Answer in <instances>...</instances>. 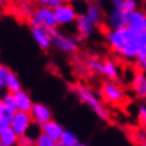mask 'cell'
Segmentation results:
<instances>
[{
  "mask_svg": "<svg viewBox=\"0 0 146 146\" xmlns=\"http://www.w3.org/2000/svg\"><path fill=\"white\" fill-rule=\"evenodd\" d=\"M16 110H14V109L6 107V105H3L1 109H0V116H3L4 119L9 120V121H11V119L14 118V114H15Z\"/></svg>",
  "mask_w": 146,
  "mask_h": 146,
  "instance_id": "obj_27",
  "label": "cell"
},
{
  "mask_svg": "<svg viewBox=\"0 0 146 146\" xmlns=\"http://www.w3.org/2000/svg\"><path fill=\"white\" fill-rule=\"evenodd\" d=\"M35 146H57V141H54L48 135L41 131L35 137Z\"/></svg>",
  "mask_w": 146,
  "mask_h": 146,
  "instance_id": "obj_21",
  "label": "cell"
},
{
  "mask_svg": "<svg viewBox=\"0 0 146 146\" xmlns=\"http://www.w3.org/2000/svg\"><path fill=\"white\" fill-rule=\"evenodd\" d=\"M40 127H41L42 133L48 135L51 139H53V140L57 141V142L60 141V137H61V135H62V133H63V130H64V127L62 126L58 121H56L54 119H51L50 121L45 123L42 126H40Z\"/></svg>",
  "mask_w": 146,
  "mask_h": 146,
  "instance_id": "obj_16",
  "label": "cell"
},
{
  "mask_svg": "<svg viewBox=\"0 0 146 146\" xmlns=\"http://www.w3.org/2000/svg\"><path fill=\"white\" fill-rule=\"evenodd\" d=\"M140 125H141L142 127H145V129H146V119H145V120H142V121L140 123Z\"/></svg>",
  "mask_w": 146,
  "mask_h": 146,
  "instance_id": "obj_34",
  "label": "cell"
},
{
  "mask_svg": "<svg viewBox=\"0 0 146 146\" xmlns=\"http://www.w3.org/2000/svg\"><path fill=\"white\" fill-rule=\"evenodd\" d=\"M63 1H66V0H63Z\"/></svg>",
  "mask_w": 146,
  "mask_h": 146,
  "instance_id": "obj_46",
  "label": "cell"
},
{
  "mask_svg": "<svg viewBox=\"0 0 146 146\" xmlns=\"http://www.w3.org/2000/svg\"><path fill=\"white\" fill-rule=\"evenodd\" d=\"M4 88L8 90V92H11V93H15L17 90L23 89L21 79L15 72H13V71L9 72V76H8V78H6V83H5Z\"/></svg>",
  "mask_w": 146,
  "mask_h": 146,
  "instance_id": "obj_18",
  "label": "cell"
},
{
  "mask_svg": "<svg viewBox=\"0 0 146 146\" xmlns=\"http://www.w3.org/2000/svg\"><path fill=\"white\" fill-rule=\"evenodd\" d=\"M74 146H89V145H87V144H84V142H78V144H76Z\"/></svg>",
  "mask_w": 146,
  "mask_h": 146,
  "instance_id": "obj_35",
  "label": "cell"
},
{
  "mask_svg": "<svg viewBox=\"0 0 146 146\" xmlns=\"http://www.w3.org/2000/svg\"><path fill=\"white\" fill-rule=\"evenodd\" d=\"M73 92H74V94L77 96L78 99L81 100L83 104H86L99 119L104 120V121H108V120L110 119L109 110L105 108V105L103 104L100 98L98 97L88 86L77 84L73 88Z\"/></svg>",
  "mask_w": 146,
  "mask_h": 146,
  "instance_id": "obj_2",
  "label": "cell"
},
{
  "mask_svg": "<svg viewBox=\"0 0 146 146\" xmlns=\"http://www.w3.org/2000/svg\"><path fill=\"white\" fill-rule=\"evenodd\" d=\"M78 142H79V139L77 136V134H74L71 130L64 129L60 137L58 144L62 146H74L76 144H78Z\"/></svg>",
  "mask_w": 146,
  "mask_h": 146,
  "instance_id": "obj_20",
  "label": "cell"
},
{
  "mask_svg": "<svg viewBox=\"0 0 146 146\" xmlns=\"http://www.w3.org/2000/svg\"><path fill=\"white\" fill-rule=\"evenodd\" d=\"M1 66H3V64H1V63H0V67H1Z\"/></svg>",
  "mask_w": 146,
  "mask_h": 146,
  "instance_id": "obj_45",
  "label": "cell"
},
{
  "mask_svg": "<svg viewBox=\"0 0 146 146\" xmlns=\"http://www.w3.org/2000/svg\"><path fill=\"white\" fill-rule=\"evenodd\" d=\"M134 140L137 142V144H144L146 142V129L145 127H139V129H135L134 130Z\"/></svg>",
  "mask_w": 146,
  "mask_h": 146,
  "instance_id": "obj_25",
  "label": "cell"
},
{
  "mask_svg": "<svg viewBox=\"0 0 146 146\" xmlns=\"http://www.w3.org/2000/svg\"><path fill=\"white\" fill-rule=\"evenodd\" d=\"M99 94L104 102H107L111 105L121 104L126 98L124 89L116 83V81H109V79L102 83Z\"/></svg>",
  "mask_w": 146,
  "mask_h": 146,
  "instance_id": "obj_4",
  "label": "cell"
},
{
  "mask_svg": "<svg viewBox=\"0 0 146 146\" xmlns=\"http://www.w3.org/2000/svg\"><path fill=\"white\" fill-rule=\"evenodd\" d=\"M145 119H146V105L142 104L139 107V110H137V120L139 123H141Z\"/></svg>",
  "mask_w": 146,
  "mask_h": 146,
  "instance_id": "obj_30",
  "label": "cell"
},
{
  "mask_svg": "<svg viewBox=\"0 0 146 146\" xmlns=\"http://www.w3.org/2000/svg\"><path fill=\"white\" fill-rule=\"evenodd\" d=\"M31 35L34 38L35 43L40 48L46 51L52 46V41H51V30H47L45 27L36 26L31 27Z\"/></svg>",
  "mask_w": 146,
  "mask_h": 146,
  "instance_id": "obj_12",
  "label": "cell"
},
{
  "mask_svg": "<svg viewBox=\"0 0 146 146\" xmlns=\"http://www.w3.org/2000/svg\"><path fill=\"white\" fill-rule=\"evenodd\" d=\"M10 71H11V69L9 67H6V66H1V67H0V84L3 87H5L6 78H8Z\"/></svg>",
  "mask_w": 146,
  "mask_h": 146,
  "instance_id": "obj_29",
  "label": "cell"
},
{
  "mask_svg": "<svg viewBox=\"0 0 146 146\" xmlns=\"http://www.w3.org/2000/svg\"><path fill=\"white\" fill-rule=\"evenodd\" d=\"M137 8H139L137 0H124L121 10L125 11L126 14H130V13L135 11V10H137Z\"/></svg>",
  "mask_w": 146,
  "mask_h": 146,
  "instance_id": "obj_24",
  "label": "cell"
},
{
  "mask_svg": "<svg viewBox=\"0 0 146 146\" xmlns=\"http://www.w3.org/2000/svg\"><path fill=\"white\" fill-rule=\"evenodd\" d=\"M131 89L139 99H146V74L137 71L131 79Z\"/></svg>",
  "mask_w": 146,
  "mask_h": 146,
  "instance_id": "obj_14",
  "label": "cell"
},
{
  "mask_svg": "<svg viewBox=\"0 0 146 146\" xmlns=\"http://www.w3.org/2000/svg\"><path fill=\"white\" fill-rule=\"evenodd\" d=\"M1 100H3V105H6V107L14 109V110H17L16 109V103H15V97H14V93L8 92L4 93L1 96Z\"/></svg>",
  "mask_w": 146,
  "mask_h": 146,
  "instance_id": "obj_23",
  "label": "cell"
},
{
  "mask_svg": "<svg viewBox=\"0 0 146 146\" xmlns=\"http://www.w3.org/2000/svg\"><path fill=\"white\" fill-rule=\"evenodd\" d=\"M3 4V0H0V5H1Z\"/></svg>",
  "mask_w": 146,
  "mask_h": 146,
  "instance_id": "obj_42",
  "label": "cell"
},
{
  "mask_svg": "<svg viewBox=\"0 0 146 146\" xmlns=\"http://www.w3.org/2000/svg\"><path fill=\"white\" fill-rule=\"evenodd\" d=\"M74 1H79V3H84V1H89V0H74Z\"/></svg>",
  "mask_w": 146,
  "mask_h": 146,
  "instance_id": "obj_37",
  "label": "cell"
},
{
  "mask_svg": "<svg viewBox=\"0 0 146 146\" xmlns=\"http://www.w3.org/2000/svg\"><path fill=\"white\" fill-rule=\"evenodd\" d=\"M57 146H62V145H60V144H58V142H57Z\"/></svg>",
  "mask_w": 146,
  "mask_h": 146,
  "instance_id": "obj_43",
  "label": "cell"
},
{
  "mask_svg": "<svg viewBox=\"0 0 146 146\" xmlns=\"http://www.w3.org/2000/svg\"><path fill=\"white\" fill-rule=\"evenodd\" d=\"M54 13V19L58 26H67L71 25L76 21L78 16V11L72 4L63 1L60 6H57L56 9H53Z\"/></svg>",
  "mask_w": 146,
  "mask_h": 146,
  "instance_id": "obj_7",
  "label": "cell"
},
{
  "mask_svg": "<svg viewBox=\"0 0 146 146\" xmlns=\"http://www.w3.org/2000/svg\"><path fill=\"white\" fill-rule=\"evenodd\" d=\"M86 15L89 17L96 25L103 23V11H102L99 4L97 3H89L86 8Z\"/></svg>",
  "mask_w": 146,
  "mask_h": 146,
  "instance_id": "obj_17",
  "label": "cell"
},
{
  "mask_svg": "<svg viewBox=\"0 0 146 146\" xmlns=\"http://www.w3.org/2000/svg\"><path fill=\"white\" fill-rule=\"evenodd\" d=\"M74 24H76L77 34L81 38H89L90 36L94 34V30H96V26H97V25L86 15V13L78 14Z\"/></svg>",
  "mask_w": 146,
  "mask_h": 146,
  "instance_id": "obj_10",
  "label": "cell"
},
{
  "mask_svg": "<svg viewBox=\"0 0 146 146\" xmlns=\"http://www.w3.org/2000/svg\"><path fill=\"white\" fill-rule=\"evenodd\" d=\"M87 68L92 72L104 76L109 81H118L120 77L119 66L113 60L100 61V60H96V58H90V60L87 61Z\"/></svg>",
  "mask_w": 146,
  "mask_h": 146,
  "instance_id": "obj_3",
  "label": "cell"
},
{
  "mask_svg": "<svg viewBox=\"0 0 146 146\" xmlns=\"http://www.w3.org/2000/svg\"><path fill=\"white\" fill-rule=\"evenodd\" d=\"M92 1H94V3H97V4H99V5H100L102 0H92Z\"/></svg>",
  "mask_w": 146,
  "mask_h": 146,
  "instance_id": "obj_36",
  "label": "cell"
},
{
  "mask_svg": "<svg viewBox=\"0 0 146 146\" xmlns=\"http://www.w3.org/2000/svg\"><path fill=\"white\" fill-rule=\"evenodd\" d=\"M1 107H3V100H1V97H0V109H1Z\"/></svg>",
  "mask_w": 146,
  "mask_h": 146,
  "instance_id": "obj_38",
  "label": "cell"
},
{
  "mask_svg": "<svg viewBox=\"0 0 146 146\" xmlns=\"http://www.w3.org/2000/svg\"><path fill=\"white\" fill-rule=\"evenodd\" d=\"M145 17H146V10H145Z\"/></svg>",
  "mask_w": 146,
  "mask_h": 146,
  "instance_id": "obj_44",
  "label": "cell"
},
{
  "mask_svg": "<svg viewBox=\"0 0 146 146\" xmlns=\"http://www.w3.org/2000/svg\"><path fill=\"white\" fill-rule=\"evenodd\" d=\"M110 3H111V6H113V8L121 9V8H123L124 0H110Z\"/></svg>",
  "mask_w": 146,
  "mask_h": 146,
  "instance_id": "obj_33",
  "label": "cell"
},
{
  "mask_svg": "<svg viewBox=\"0 0 146 146\" xmlns=\"http://www.w3.org/2000/svg\"><path fill=\"white\" fill-rule=\"evenodd\" d=\"M135 62H136V66H137L139 71L146 74V48L141 47L140 51H139V54H137Z\"/></svg>",
  "mask_w": 146,
  "mask_h": 146,
  "instance_id": "obj_22",
  "label": "cell"
},
{
  "mask_svg": "<svg viewBox=\"0 0 146 146\" xmlns=\"http://www.w3.org/2000/svg\"><path fill=\"white\" fill-rule=\"evenodd\" d=\"M17 140H19V136L11 129V126L0 133V141L4 142L6 146H16Z\"/></svg>",
  "mask_w": 146,
  "mask_h": 146,
  "instance_id": "obj_19",
  "label": "cell"
},
{
  "mask_svg": "<svg viewBox=\"0 0 146 146\" xmlns=\"http://www.w3.org/2000/svg\"><path fill=\"white\" fill-rule=\"evenodd\" d=\"M107 23L110 30H115V29H123L126 27L127 24V14L123 11L121 9L111 8V10L108 14Z\"/></svg>",
  "mask_w": 146,
  "mask_h": 146,
  "instance_id": "obj_13",
  "label": "cell"
},
{
  "mask_svg": "<svg viewBox=\"0 0 146 146\" xmlns=\"http://www.w3.org/2000/svg\"><path fill=\"white\" fill-rule=\"evenodd\" d=\"M139 38H140L141 47H144V48H146V27H145V30L142 31L140 35H139Z\"/></svg>",
  "mask_w": 146,
  "mask_h": 146,
  "instance_id": "obj_32",
  "label": "cell"
},
{
  "mask_svg": "<svg viewBox=\"0 0 146 146\" xmlns=\"http://www.w3.org/2000/svg\"><path fill=\"white\" fill-rule=\"evenodd\" d=\"M32 124H34V120H32L30 113L16 110L14 114V118L10 121V126L16 133L17 136H21V135L29 133Z\"/></svg>",
  "mask_w": 146,
  "mask_h": 146,
  "instance_id": "obj_8",
  "label": "cell"
},
{
  "mask_svg": "<svg viewBox=\"0 0 146 146\" xmlns=\"http://www.w3.org/2000/svg\"><path fill=\"white\" fill-rule=\"evenodd\" d=\"M126 27L135 35H140L146 27V17L145 11L142 10H135V11L127 14V24Z\"/></svg>",
  "mask_w": 146,
  "mask_h": 146,
  "instance_id": "obj_9",
  "label": "cell"
},
{
  "mask_svg": "<svg viewBox=\"0 0 146 146\" xmlns=\"http://www.w3.org/2000/svg\"><path fill=\"white\" fill-rule=\"evenodd\" d=\"M3 88H4V87H3L1 84H0V94H1V92H3Z\"/></svg>",
  "mask_w": 146,
  "mask_h": 146,
  "instance_id": "obj_39",
  "label": "cell"
},
{
  "mask_svg": "<svg viewBox=\"0 0 146 146\" xmlns=\"http://www.w3.org/2000/svg\"><path fill=\"white\" fill-rule=\"evenodd\" d=\"M30 24H31V27L41 26L47 29V30H53V29H56L58 26L56 23V19H54L53 9L47 8V6H42V5L32 11Z\"/></svg>",
  "mask_w": 146,
  "mask_h": 146,
  "instance_id": "obj_5",
  "label": "cell"
},
{
  "mask_svg": "<svg viewBox=\"0 0 146 146\" xmlns=\"http://www.w3.org/2000/svg\"><path fill=\"white\" fill-rule=\"evenodd\" d=\"M16 146H35V137L27 134L21 135V136H19Z\"/></svg>",
  "mask_w": 146,
  "mask_h": 146,
  "instance_id": "obj_26",
  "label": "cell"
},
{
  "mask_svg": "<svg viewBox=\"0 0 146 146\" xmlns=\"http://www.w3.org/2000/svg\"><path fill=\"white\" fill-rule=\"evenodd\" d=\"M14 97H15V103H16L17 110L30 113L32 105L35 103V102L32 100L30 93L26 92V90L23 88V89H20V90H17V92L14 93Z\"/></svg>",
  "mask_w": 146,
  "mask_h": 146,
  "instance_id": "obj_15",
  "label": "cell"
},
{
  "mask_svg": "<svg viewBox=\"0 0 146 146\" xmlns=\"http://www.w3.org/2000/svg\"><path fill=\"white\" fill-rule=\"evenodd\" d=\"M8 127H10V121L4 119L3 116H0V133L4 131L5 129H8Z\"/></svg>",
  "mask_w": 146,
  "mask_h": 146,
  "instance_id": "obj_31",
  "label": "cell"
},
{
  "mask_svg": "<svg viewBox=\"0 0 146 146\" xmlns=\"http://www.w3.org/2000/svg\"><path fill=\"white\" fill-rule=\"evenodd\" d=\"M141 146H146V142H144V144H141Z\"/></svg>",
  "mask_w": 146,
  "mask_h": 146,
  "instance_id": "obj_41",
  "label": "cell"
},
{
  "mask_svg": "<svg viewBox=\"0 0 146 146\" xmlns=\"http://www.w3.org/2000/svg\"><path fill=\"white\" fill-rule=\"evenodd\" d=\"M40 5L42 6H47V8H51V9H56L57 6H60L63 0H36Z\"/></svg>",
  "mask_w": 146,
  "mask_h": 146,
  "instance_id": "obj_28",
  "label": "cell"
},
{
  "mask_svg": "<svg viewBox=\"0 0 146 146\" xmlns=\"http://www.w3.org/2000/svg\"><path fill=\"white\" fill-rule=\"evenodd\" d=\"M51 41L52 46L64 53H73L78 48V38L66 35L57 29L51 30Z\"/></svg>",
  "mask_w": 146,
  "mask_h": 146,
  "instance_id": "obj_6",
  "label": "cell"
},
{
  "mask_svg": "<svg viewBox=\"0 0 146 146\" xmlns=\"http://www.w3.org/2000/svg\"><path fill=\"white\" fill-rule=\"evenodd\" d=\"M0 146H6V145L4 144V142H1V141H0Z\"/></svg>",
  "mask_w": 146,
  "mask_h": 146,
  "instance_id": "obj_40",
  "label": "cell"
},
{
  "mask_svg": "<svg viewBox=\"0 0 146 146\" xmlns=\"http://www.w3.org/2000/svg\"><path fill=\"white\" fill-rule=\"evenodd\" d=\"M30 115L34 120V123L38 126H42L45 123L50 121L52 119V111L43 103H34L30 110Z\"/></svg>",
  "mask_w": 146,
  "mask_h": 146,
  "instance_id": "obj_11",
  "label": "cell"
},
{
  "mask_svg": "<svg viewBox=\"0 0 146 146\" xmlns=\"http://www.w3.org/2000/svg\"><path fill=\"white\" fill-rule=\"evenodd\" d=\"M109 48L126 61H135L141 48L139 35L133 34L127 27L109 30L105 35Z\"/></svg>",
  "mask_w": 146,
  "mask_h": 146,
  "instance_id": "obj_1",
  "label": "cell"
}]
</instances>
